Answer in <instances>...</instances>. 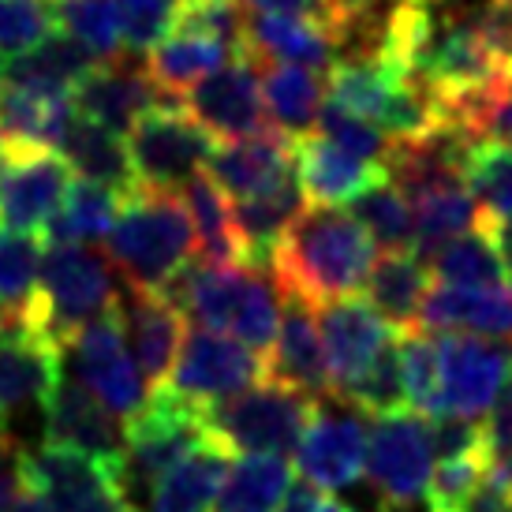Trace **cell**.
I'll use <instances>...</instances> for the list:
<instances>
[{"label": "cell", "mask_w": 512, "mask_h": 512, "mask_svg": "<svg viewBox=\"0 0 512 512\" xmlns=\"http://www.w3.org/2000/svg\"><path fill=\"white\" fill-rule=\"evenodd\" d=\"M370 232L337 206L314 202L288 225L285 240L273 255V281L281 292L322 307L329 299L356 296L374 270Z\"/></svg>", "instance_id": "1"}, {"label": "cell", "mask_w": 512, "mask_h": 512, "mask_svg": "<svg viewBox=\"0 0 512 512\" xmlns=\"http://www.w3.org/2000/svg\"><path fill=\"white\" fill-rule=\"evenodd\" d=\"M195 251V225L184 199L161 187H139L120 202L116 225L109 232V258L124 281L135 288L169 285L176 270L191 262Z\"/></svg>", "instance_id": "2"}, {"label": "cell", "mask_w": 512, "mask_h": 512, "mask_svg": "<svg viewBox=\"0 0 512 512\" xmlns=\"http://www.w3.org/2000/svg\"><path fill=\"white\" fill-rule=\"evenodd\" d=\"M314 412H318V400L266 374L232 397L202 404V423H206V434L217 445H225L228 453L285 456L296 453Z\"/></svg>", "instance_id": "3"}, {"label": "cell", "mask_w": 512, "mask_h": 512, "mask_svg": "<svg viewBox=\"0 0 512 512\" xmlns=\"http://www.w3.org/2000/svg\"><path fill=\"white\" fill-rule=\"evenodd\" d=\"M116 303H120V292H116L109 258L94 251L90 243H49L42 255L38 303L27 314V322L68 348L79 329L101 314L116 311Z\"/></svg>", "instance_id": "4"}, {"label": "cell", "mask_w": 512, "mask_h": 512, "mask_svg": "<svg viewBox=\"0 0 512 512\" xmlns=\"http://www.w3.org/2000/svg\"><path fill=\"white\" fill-rule=\"evenodd\" d=\"M124 486L128 490H154L157 479L180 464L191 449L210 441L206 423H202V404H191L169 385L150 393L139 412L124 423Z\"/></svg>", "instance_id": "5"}, {"label": "cell", "mask_w": 512, "mask_h": 512, "mask_svg": "<svg viewBox=\"0 0 512 512\" xmlns=\"http://www.w3.org/2000/svg\"><path fill=\"white\" fill-rule=\"evenodd\" d=\"M23 486L38 490L60 512H135L124 486V468L101 456L79 453L72 445L42 441L19 453Z\"/></svg>", "instance_id": "6"}, {"label": "cell", "mask_w": 512, "mask_h": 512, "mask_svg": "<svg viewBox=\"0 0 512 512\" xmlns=\"http://www.w3.org/2000/svg\"><path fill=\"white\" fill-rule=\"evenodd\" d=\"M128 135L139 187H161V191H176L191 176H199L217 146L214 135L172 98L150 105Z\"/></svg>", "instance_id": "7"}, {"label": "cell", "mask_w": 512, "mask_h": 512, "mask_svg": "<svg viewBox=\"0 0 512 512\" xmlns=\"http://www.w3.org/2000/svg\"><path fill=\"white\" fill-rule=\"evenodd\" d=\"M434 441L427 415L397 412L374 419L367 441V479L385 512H404L427 498Z\"/></svg>", "instance_id": "8"}, {"label": "cell", "mask_w": 512, "mask_h": 512, "mask_svg": "<svg viewBox=\"0 0 512 512\" xmlns=\"http://www.w3.org/2000/svg\"><path fill=\"white\" fill-rule=\"evenodd\" d=\"M72 161L38 143H4L0 165V225L45 236L72 191Z\"/></svg>", "instance_id": "9"}, {"label": "cell", "mask_w": 512, "mask_h": 512, "mask_svg": "<svg viewBox=\"0 0 512 512\" xmlns=\"http://www.w3.org/2000/svg\"><path fill=\"white\" fill-rule=\"evenodd\" d=\"M64 352H72L75 359V378L90 385L120 423H128L131 415L150 400V385H146L143 370H139L128 348V333L120 322V303H116V311L101 314L90 326L79 329Z\"/></svg>", "instance_id": "10"}, {"label": "cell", "mask_w": 512, "mask_h": 512, "mask_svg": "<svg viewBox=\"0 0 512 512\" xmlns=\"http://www.w3.org/2000/svg\"><path fill=\"white\" fill-rule=\"evenodd\" d=\"M266 378V359L225 329H187L180 359L169 374V389L191 404H214Z\"/></svg>", "instance_id": "11"}, {"label": "cell", "mask_w": 512, "mask_h": 512, "mask_svg": "<svg viewBox=\"0 0 512 512\" xmlns=\"http://www.w3.org/2000/svg\"><path fill=\"white\" fill-rule=\"evenodd\" d=\"M180 105L214 139H247L270 131V109L262 98V68L251 53L232 57L225 68L202 75L180 94Z\"/></svg>", "instance_id": "12"}, {"label": "cell", "mask_w": 512, "mask_h": 512, "mask_svg": "<svg viewBox=\"0 0 512 512\" xmlns=\"http://www.w3.org/2000/svg\"><path fill=\"white\" fill-rule=\"evenodd\" d=\"M441 356V404L445 412L486 419L494 400L512 382V352L501 341L471 333H434Z\"/></svg>", "instance_id": "13"}, {"label": "cell", "mask_w": 512, "mask_h": 512, "mask_svg": "<svg viewBox=\"0 0 512 512\" xmlns=\"http://www.w3.org/2000/svg\"><path fill=\"white\" fill-rule=\"evenodd\" d=\"M64 378V344L27 318L0 322V412H45Z\"/></svg>", "instance_id": "14"}, {"label": "cell", "mask_w": 512, "mask_h": 512, "mask_svg": "<svg viewBox=\"0 0 512 512\" xmlns=\"http://www.w3.org/2000/svg\"><path fill=\"white\" fill-rule=\"evenodd\" d=\"M120 322L128 333L131 356L143 370L150 393L169 382L187 337V314L165 292L128 285L120 296Z\"/></svg>", "instance_id": "15"}, {"label": "cell", "mask_w": 512, "mask_h": 512, "mask_svg": "<svg viewBox=\"0 0 512 512\" xmlns=\"http://www.w3.org/2000/svg\"><path fill=\"white\" fill-rule=\"evenodd\" d=\"M367 441L370 430L359 412H326L318 408L307 434L296 445L299 479L314 483L318 490L337 494L352 486L367 471Z\"/></svg>", "instance_id": "16"}, {"label": "cell", "mask_w": 512, "mask_h": 512, "mask_svg": "<svg viewBox=\"0 0 512 512\" xmlns=\"http://www.w3.org/2000/svg\"><path fill=\"white\" fill-rule=\"evenodd\" d=\"M45 441H57V445H72L79 453L101 456L109 464L124 468V430L105 404L98 400V393L83 385L79 378H60V385L53 389V397L45 404Z\"/></svg>", "instance_id": "17"}, {"label": "cell", "mask_w": 512, "mask_h": 512, "mask_svg": "<svg viewBox=\"0 0 512 512\" xmlns=\"http://www.w3.org/2000/svg\"><path fill=\"white\" fill-rule=\"evenodd\" d=\"M285 296V311H281V329L273 352L266 356V374L277 382L292 385L307 397H337V382H333V367H329V352L322 341V326L314 322V303L299 296Z\"/></svg>", "instance_id": "18"}, {"label": "cell", "mask_w": 512, "mask_h": 512, "mask_svg": "<svg viewBox=\"0 0 512 512\" xmlns=\"http://www.w3.org/2000/svg\"><path fill=\"white\" fill-rule=\"evenodd\" d=\"M318 326H322V341H326L329 352L337 397H344V389H352L370 370V363L378 359V352L393 341V326L359 296H341L322 303Z\"/></svg>", "instance_id": "19"}, {"label": "cell", "mask_w": 512, "mask_h": 512, "mask_svg": "<svg viewBox=\"0 0 512 512\" xmlns=\"http://www.w3.org/2000/svg\"><path fill=\"white\" fill-rule=\"evenodd\" d=\"M72 98H75V113L83 116V120H94L101 128L124 135V131L135 128V120H139L150 105H157L165 94H161L157 83L150 79L146 64L139 68V64H131V60L116 57V60H98L94 72L75 86Z\"/></svg>", "instance_id": "20"}, {"label": "cell", "mask_w": 512, "mask_h": 512, "mask_svg": "<svg viewBox=\"0 0 512 512\" xmlns=\"http://www.w3.org/2000/svg\"><path fill=\"white\" fill-rule=\"evenodd\" d=\"M427 333H471L490 341H512V285H445L430 288L419 311Z\"/></svg>", "instance_id": "21"}, {"label": "cell", "mask_w": 512, "mask_h": 512, "mask_svg": "<svg viewBox=\"0 0 512 512\" xmlns=\"http://www.w3.org/2000/svg\"><path fill=\"white\" fill-rule=\"evenodd\" d=\"M206 172L217 180V187L232 199H251L270 187L285 184L296 172V139H288L285 131H262L247 139H228L214 146Z\"/></svg>", "instance_id": "22"}, {"label": "cell", "mask_w": 512, "mask_h": 512, "mask_svg": "<svg viewBox=\"0 0 512 512\" xmlns=\"http://www.w3.org/2000/svg\"><path fill=\"white\" fill-rule=\"evenodd\" d=\"M243 45L262 64H303L326 75L341 60V38L326 23L288 12H251Z\"/></svg>", "instance_id": "23"}, {"label": "cell", "mask_w": 512, "mask_h": 512, "mask_svg": "<svg viewBox=\"0 0 512 512\" xmlns=\"http://www.w3.org/2000/svg\"><path fill=\"white\" fill-rule=\"evenodd\" d=\"M296 176L314 202L337 206V202H352L359 191H367L370 184H378L389 172L378 161L348 154L344 146L326 139L322 131L318 135L311 131V135L296 139Z\"/></svg>", "instance_id": "24"}, {"label": "cell", "mask_w": 512, "mask_h": 512, "mask_svg": "<svg viewBox=\"0 0 512 512\" xmlns=\"http://www.w3.org/2000/svg\"><path fill=\"white\" fill-rule=\"evenodd\" d=\"M303 199L307 191L299 184V176L292 172L285 184L270 187L262 195L232 202V214H236V228H240L243 243V262L255 266V270H273V255L285 240L288 225L303 214Z\"/></svg>", "instance_id": "25"}, {"label": "cell", "mask_w": 512, "mask_h": 512, "mask_svg": "<svg viewBox=\"0 0 512 512\" xmlns=\"http://www.w3.org/2000/svg\"><path fill=\"white\" fill-rule=\"evenodd\" d=\"M363 292H367L370 307L397 333L419 329V311L430 292V262L415 247L385 251L374 258V270H370Z\"/></svg>", "instance_id": "26"}, {"label": "cell", "mask_w": 512, "mask_h": 512, "mask_svg": "<svg viewBox=\"0 0 512 512\" xmlns=\"http://www.w3.org/2000/svg\"><path fill=\"white\" fill-rule=\"evenodd\" d=\"M232 468V453L214 438L172 464L150 490V512H214Z\"/></svg>", "instance_id": "27"}, {"label": "cell", "mask_w": 512, "mask_h": 512, "mask_svg": "<svg viewBox=\"0 0 512 512\" xmlns=\"http://www.w3.org/2000/svg\"><path fill=\"white\" fill-rule=\"evenodd\" d=\"M232 57H240V49H232L214 34L172 27L169 38L157 42L146 53V72H150V79H154L165 98H180L187 86L199 83L202 75L225 68Z\"/></svg>", "instance_id": "28"}, {"label": "cell", "mask_w": 512, "mask_h": 512, "mask_svg": "<svg viewBox=\"0 0 512 512\" xmlns=\"http://www.w3.org/2000/svg\"><path fill=\"white\" fill-rule=\"evenodd\" d=\"M72 94H42L30 86L8 83L0 90V135L4 143H38L60 150L75 124Z\"/></svg>", "instance_id": "29"}, {"label": "cell", "mask_w": 512, "mask_h": 512, "mask_svg": "<svg viewBox=\"0 0 512 512\" xmlns=\"http://www.w3.org/2000/svg\"><path fill=\"white\" fill-rule=\"evenodd\" d=\"M262 98L270 109V124L285 131L288 139H303L318 128V113H322V94H326V79L318 68H303V64H262Z\"/></svg>", "instance_id": "30"}, {"label": "cell", "mask_w": 512, "mask_h": 512, "mask_svg": "<svg viewBox=\"0 0 512 512\" xmlns=\"http://www.w3.org/2000/svg\"><path fill=\"white\" fill-rule=\"evenodd\" d=\"M60 154L72 161V169L79 172L83 180H94V184L109 187L120 199H128L131 191H139V176H135V165H131V150L120 143L116 131L101 128L94 120L75 116L72 131H68L64 143H60Z\"/></svg>", "instance_id": "31"}, {"label": "cell", "mask_w": 512, "mask_h": 512, "mask_svg": "<svg viewBox=\"0 0 512 512\" xmlns=\"http://www.w3.org/2000/svg\"><path fill=\"white\" fill-rule=\"evenodd\" d=\"M94 64H98L94 53H86L75 38L57 30L42 45L19 53L8 64V83L30 86V90H42V94H75V86L94 72Z\"/></svg>", "instance_id": "32"}, {"label": "cell", "mask_w": 512, "mask_h": 512, "mask_svg": "<svg viewBox=\"0 0 512 512\" xmlns=\"http://www.w3.org/2000/svg\"><path fill=\"white\" fill-rule=\"evenodd\" d=\"M184 202L187 210H191L195 240H199V251H202L199 258L221 262V266L243 262V243H240V228H236V214H232V202H228V195L217 187V180L210 172L202 169L199 176L187 180Z\"/></svg>", "instance_id": "33"}, {"label": "cell", "mask_w": 512, "mask_h": 512, "mask_svg": "<svg viewBox=\"0 0 512 512\" xmlns=\"http://www.w3.org/2000/svg\"><path fill=\"white\" fill-rule=\"evenodd\" d=\"M292 486V468L281 453H251L228 468L214 512H277Z\"/></svg>", "instance_id": "34"}, {"label": "cell", "mask_w": 512, "mask_h": 512, "mask_svg": "<svg viewBox=\"0 0 512 512\" xmlns=\"http://www.w3.org/2000/svg\"><path fill=\"white\" fill-rule=\"evenodd\" d=\"M42 236L0 225V322L27 318L42 288Z\"/></svg>", "instance_id": "35"}, {"label": "cell", "mask_w": 512, "mask_h": 512, "mask_svg": "<svg viewBox=\"0 0 512 512\" xmlns=\"http://www.w3.org/2000/svg\"><path fill=\"white\" fill-rule=\"evenodd\" d=\"M415 210V251L423 258H430L441 243L464 236L471 228L483 225V210L471 195L468 184H453V187H438V191H427L412 202Z\"/></svg>", "instance_id": "36"}, {"label": "cell", "mask_w": 512, "mask_h": 512, "mask_svg": "<svg viewBox=\"0 0 512 512\" xmlns=\"http://www.w3.org/2000/svg\"><path fill=\"white\" fill-rule=\"evenodd\" d=\"M120 195L94 180H75L64 206L45 228V243H94L109 240V232L120 214Z\"/></svg>", "instance_id": "37"}, {"label": "cell", "mask_w": 512, "mask_h": 512, "mask_svg": "<svg viewBox=\"0 0 512 512\" xmlns=\"http://www.w3.org/2000/svg\"><path fill=\"white\" fill-rule=\"evenodd\" d=\"M430 270L438 273L445 285H501L505 281V258L490 228H471L456 240L441 243L438 251L427 258Z\"/></svg>", "instance_id": "38"}, {"label": "cell", "mask_w": 512, "mask_h": 512, "mask_svg": "<svg viewBox=\"0 0 512 512\" xmlns=\"http://www.w3.org/2000/svg\"><path fill=\"white\" fill-rule=\"evenodd\" d=\"M348 206H352L356 221L367 228L370 240L378 243V247H385V251L415 247V210L408 195L389 176H382L378 184H370L367 191H359Z\"/></svg>", "instance_id": "39"}, {"label": "cell", "mask_w": 512, "mask_h": 512, "mask_svg": "<svg viewBox=\"0 0 512 512\" xmlns=\"http://www.w3.org/2000/svg\"><path fill=\"white\" fill-rule=\"evenodd\" d=\"M471 195L483 210V225L512 217V143L509 139H479L471 146L464 169Z\"/></svg>", "instance_id": "40"}, {"label": "cell", "mask_w": 512, "mask_h": 512, "mask_svg": "<svg viewBox=\"0 0 512 512\" xmlns=\"http://www.w3.org/2000/svg\"><path fill=\"white\" fill-rule=\"evenodd\" d=\"M57 23L68 38H75L98 60H116L128 53L124 19H120L116 0H60Z\"/></svg>", "instance_id": "41"}, {"label": "cell", "mask_w": 512, "mask_h": 512, "mask_svg": "<svg viewBox=\"0 0 512 512\" xmlns=\"http://www.w3.org/2000/svg\"><path fill=\"white\" fill-rule=\"evenodd\" d=\"M356 412L382 419V415H397L408 408V385H404V363H400V341L385 344L370 370L359 378L352 389H344V397Z\"/></svg>", "instance_id": "42"}, {"label": "cell", "mask_w": 512, "mask_h": 512, "mask_svg": "<svg viewBox=\"0 0 512 512\" xmlns=\"http://www.w3.org/2000/svg\"><path fill=\"white\" fill-rule=\"evenodd\" d=\"M400 363H404V385H408V404H412L419 415H434L445 412L441 404V356H438V337L434 333H419V329H408L400 333Z\"/></svg>", "instance_id": "43"}, {"label": "cell", "mask_w": 512, "mask_h": 512, "mask_svg": "<svg viewBox=\"0 0 512 512\" xmlns=\"http://www.w3.org/2000/svg\"><path fill=\"white\" fill-rule=\"evenodd\" d=\"M318 131H322L326 139H333L337 146H344L348 154L378 161V165H385V157H389V150H393V139H389L374 120L352 113V109H344L341 101H333V98L322 101Z\"/></svg>", "instance_id": "44"}, {"label": "cell", "mask_w": 512, "mask_h": 512, "mask_svg": "<svg viewBox=\"0 0 512 512\" xmlns=\"http://www.w3.org/2000/svg\"><path fill=\"white\" fill-rule=\"evenodd\" d=\"M57 4L49 0H0V53L19 57L57 34Z\"/></svg>", "instance_id": "45"}, {"label": "cell", "mask_w": 512, "mask_h": 512, "mask_svg": "<svg viewBox=\"0 0 512 512\" xmlns=\"http://www.w3.org/2000/svg\"><path fill=\"white\" fill-rule=\"evenodd\" d=\"M120 19H124V38L128 53L146 57L157 42H165L180 19L184 0H116Z\"/></svg>", "instance_id": "46"}, {"label": "cell", "mask_w": 512, "mask_h": 512, "mask_svg": "<svg viewBox=\"0 0 512 512\" xmlns=\"http://www.w3.org/2000/svg\"><path fill=\"white\" fill-rule=\"evenodd\" d=\"M490 460L483 453L475 456H456V460H441L427 486L430 512H460V505L468 501V494L475 490V483L486 475Z\"/></svg>", "instance_id": "47"}, {"label": "cell", "mask_w": 512, "mask_h": 512, "mask_svg": "<svg viewBox=\"0 0 512 512\" xmlns=\"http://www.w3.org/2000/svg\"><path fill=\"white\" fill-rule=\"evenodd\" d=\"M430 441H434V456L438 460H456V456H475V453L486 456L483 419L441 412L430 419Z\"/></svg>", "instance_id": "48"}, {"label": "cell", "mask_w": 512, "mask_h": 512, "mask_svg": "<svg viewBox=\"0 0 512 512\" xmlns=\"http://www.w3.org/2000/svg\"><path fill=\"white\" fill-rule=\"evenodd\" d=\"M486 434V460H498V456L512 453V385L494 400V408L483 419Z\"/></svg>", "instance_id": "49"}, {"label": "cell", "mask_w": 512, "mask_h": 512, "mask_svg": "<svg viewBox=\"0 0 512 512\" xmlns=\"http://www.w3.org/2000/svg\"><path fill=\"white\" fill-rule=\"evenodd\" d=\"M460 512H512V486L501 479L498 471L486 468V475L475 483Z\"/></svg>", "instance_id": "50"}, {"label": "cell", "mask_w": 512, "mask_h": 512, "mask_svg": "<svg viewBox=\"0 0 512 512\" xmlns=\"http://www.w3.org/2000/svg\"><path fill=\"white\" fill-rule=\"evenodd\" d=\"M255 12H288V15H307L326 23L337 34V0H240Z\"/></svg>", "instance_id": "51"}, {"label": "cell", "mask_w": 512, "mask_h": 512, "mask_svg": "<svg viewBox=\"0 0 512 512\" xmlns=\"http://www.w3.org/2000/svg\"><path fill=\"white\" fill-rule=\"evenodd\" d=\"M19 445L8 434L0 438V512H15V501L23 494V475H19Z\"/></svg>", "instance_id": "52"}, {"label": "cell", "mask_w": 512, "mask_h": 512, "mask_svg": "<svg viewBox=\"0 0 512 512\" xmlns=\"http://www.w3.org/2000/svg\"><path fill=\"white\" fill-rule=\"evenodd\" d=\"M486 228H490V236L498 243L501 258H505V270H509V277H512V217L509 221H494V225H486Z\"/></svg>", "instance_id": "53"}, {"label": "cell", "mask_w": 512, "mask_h": 512, "mask_svg": "<svg viewBox=\"0 0 512 512\" xmlns=\"http://www.w3.org/2000/svg\"><path fill=\"white\" fill-rule=\"evenodd\" d=\"M15 512H60V509L49 498H42L38 490L23 486V494H19V501H15Z\"/></svg>", "instance_id": "54"}, {"label": "cell", "mask_w": 512, "mask_h": 512, "mask_svg": "<svg viewBox=\"0 0 512 512\" xmlns=\"http://www.w3.org/2000/svg\"><path fill=\"white\" fill-rule=\"evenodd\" d=\"M490 471H498L501 479L512 486V453H505V456H498V460H490Z\"/></svg>", "instance_id": "55"}, {"label": "cell", "mask_w": 512, "mask_h": 512, "mask_svg": "<svg viewBox=\"0 0 512 512\" xmlns=\"http://www.w3.org/2000/svg\"><path fill=\"white\" fill-rule=\"evenodd\" d=\"M8 86V64H4V57H0V90Z\"/></svg>", "instance_id": "56"}, {"label": "cell", "mask_w": 512, "mask_h": 512, "mask_svg": "<svg viewBox=\"0 0 512 512\" xmlns=\"http://www.w3.org/2000/svg\"><path fill=\"white\" fill-rule=\"evenodd\" d=\"M4 434H8V415L0 412V438H4Z\"/></svg>", "instance_id": "57"}, {"label": "cell", "mask_w": 512, "mask_h": 512, "mask_svg": "<svg viewBox=\"0 0 512 512\" xmlns=\"http://www.w3.org/2000/svg\"><path fill=\"white\" fill-rule=\"evenodd\" d=\"M0 165H4V135H0Z\"/></svg>", "instance_id": "58"}, {"label": "cell", "mask_w": 512, "mask_h": 512, "mask_svg": "<svg viewBox=\"0 0 512 512\" xmlns=\"http://www.w3.org/2000/svg\"><path fill=\"white\" fill-rule=\"evenodd\" d=\"M509 4H512V0H509Z\"/></svg>", "instance_id": "59"}]
</instances>
